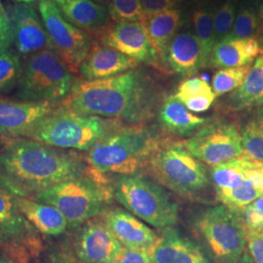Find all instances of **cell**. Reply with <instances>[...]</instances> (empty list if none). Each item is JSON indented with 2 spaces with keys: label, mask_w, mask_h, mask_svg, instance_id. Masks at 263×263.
I'll return each instance as SVG.
<instances>
[{
  "label": "cell",
  "mask_w": 263,
  "mask_h": 263,
  "mask_svg": "<svg viewBox=\"0 0 263 263\" xmlns=\"http://www.w3.org/2000/svg\"><path fill=\"white\" fill-rule=\"evenodd\" d=\"M13 32L6 10L0 9V53L12 49Z\"/></svg>",
  "instance_id": "obj_41"
},
{
  "label": "cell",
  "mask_w": 263,
  "mask_h": 263,
  "mask_svg": "<svg viewBox=\"0 0 263 263\" xmlns=\"http://www.w3.org/2000/svg\"><path fill=\"white\" fill-rule=\"evenodd\" d=\"M84 172L74 154L30 139L12 140L0 151L1 182L18 195H34Z\"/></svg>",
  "instance_id": "obj_2"
},
{
  "label": "cell",
  "mask_w": 263,
  "mask_h": 263,
  "mask_svg": "<svg viewBox=\"0 0 263 263\" xmlns=\"http://www.w3.org/2000/svg\"><path fill=\"white\" fill-rule=\"evenodd\" d=\"M252 66L220 68L213 77L212 88L216 96L233 92L244 82Z\"/></svg>",
  "instance_id": "obj_34"
},
{
  "label": "cell",
  "mask_w": 263,
  "mask_h": 263,
  "mask_svg": "<svg viewBox=\"0 0 263 263\" xmlns=\"http://www.w3.org/2000/svg\"><path fill=\"white\" fill-rule=\"evenodd\" d=\"M104 219L117 240L128 249L148 252L157 240L158 234L149 226L121 209L108 211Z\"/></svg>",
  "instance_id": "obj_20"
},
{
  "label": "cell",
  "mask_w": 263,
  "mask_h": 263,
  "mask_svg": "<svg viewBox=\"0 0 263 263\" xmlns=\"http://www.w3.org/2000/svg\"><path fill=\"white\" fill-rule=\"evenodd\" d=\"M163 69L183 77L203 68L201 45L195 32L181 29L171 40L162 60Z\"/></svg>",
  "instance_id": "obj_18"
},
{
  "label": "cell",
  "mask_w": 263,
  "mask_h": 263,
  "mask_svg": "<svg viewBox=\"0 0 263 263\" xmlns=\"http://www.w3.org/2000/svg\"><path fill=\"white\" fill-rule=\"evenodd\" d=\"M50 1H52V2H54L55 4H57L59 7H61L64 3H65V1L66 0H50Z\"/></svg>",
  "instance_id": "obj_46"
},
{
  "label": "cell",
  "mask_w": 263,
  "mask_h": 263,
  "mask_svg": "<svg viewBox=\"0 0 263 263\" xmlns=\"http://www.w3.org/2000/svg\"><path fill=\"white\" fill-rule=\"evenodd\" d=\"M162 103L154 77L146 69L137 67L109 78L76 80L59 105L80 114L137 126L151 119Z\"/></svg>",
  "instance_id": "obj_1"
},
{
  "label": "cell",
  "mask_w": 263,
  "mask_h": 263,
  "mask_svg": "<svg viewBox=\"0 0 263 263\" xmlns=\"http://www.w3.org/2000/svg\"><path fill=\"white\" fill-rule=\"evenodd\" d=\"M138 66L139 64L135 60L94 41L78 73L84 80H97L119 76Z\"/></svg>",
  "instance_id": "obj_19"
},
{
  "label": "cell",
  "mask_w": 263,
  "mask_h": 263,
  "mask_svg": "<svg viewBox=\"0 0 263 263\" xmlns=\"http://www.w3.org/2000/svg\"><path fill=\"white\" fill-rule=\"evenodd\" d=\"M259 29L260 21L258 13L252 6L242 5L237 10L233 28L227 37L237 39L258 38Z\"/></svg>",
  "instance_id": "obj_32"
},
{
  "label": "cell",
  "mask_w": 263,
  "mask_h": 263,
  "mask_svg": "<svg viewBox=\"0 0 263 263\" xmlns=\"http://www.w3.org/2000/svg\"><path fill=\"white\" fill-rule=\"evenodd\" d=\"M38 11L47 31L52 50L76 74L94 41L64 16L61 8L50 0H40Z\"/></svg>",
  "instance_id": "obj_11"
},
{
  "label": "cell",
  "mask_w": 263,
  "mask_h": 263,
  "mask_svg": "<svg viewBox=\"0 0 263 263\" xmlns=\"http://www.w3.org/2000/svg\"><path fill=\"white\" fill-rule=\"evenodd\" d=\"M60 8L69 23L93 41L101 37L113 23L106 7L93 0H66Z\"/></svg>",
  "instance_id": "obj_21"
},
{
  "label": "cell",
  "mask_w": 263,
  "mask_h": 263,
  "mask_svg": "<svg viewBox=\"0 0 263 263\" xmlns=\"http://www.w3.org/2000/svg\"><path fill=\"white\" fill-rule=\"evenodd\" d=\"M262 55H263V43H262Z\"/></svg>",
  "instance_id": "obj_51"
},
{
  "label": "cell",
  "mask_w": 263,
  "mask_h": 263,
  "mask_svg": "<svg viewBox=\"0 0 263 263\" xmlns=\"http://www.w3.org/2000/svg\"><path fill=\"white\" fill-rule=\"evenodd\" d=\"M12 32V49L22 61L43 50H52L42 19L36 9L27 3H12L7 6Z\"/></svg>",
  "instance_id": "obj_13"
},
{
  "label": "cell",
  "mask_w": 263,
  "mask_h": 263,
  "mask_svg": "<svg viewBox=\"0 0 263 263\" xmlns=\"http://www.w3.org/2000/svg\"><path fill=\"white\" fill-rule=\"evenodd\" d=\"M182 23L183 14L181 10L177 8L145 18L141 23L152 47L159 58L161 65L166 49L171 40L180 30Z\"/></svg>",
  "instance_id": "obj_25"
},
{
  "label": "cell",
  "mask_w": 263,
  "mask_h": 263,
  "mask_svg": "<svg viewBox=\"0 0 263 263\" xmlns=\"http://www.w3.org/2000/svg\"><path fill=\"white\" fill-rule=\"evenodd\" d=\"M182 1L183 0H141L144 19L168 10L175 9Z\"/></svg>",
  "instance_id": "obj_39"
},
{
  "label": "cell",
  "mask_w": 263,
  "mask_h": 263,
  "mask_svg": "<svg viewBox=\"0 0 263 263\" xmlns=\"http://www.w3.org/2000/svg\"><path fill=\"white\" fill-rule=\"evenodd\" d=\"M148 254L153 263H210L201 248L174 226L160 229Z\"/></svg>",
  "instance_id": "obj_17"
},
{
  "label": "cell",
  "mask_w": 263,
  "mask_h": 263,
  "mask_svg": "<svg viewBox=\"0 0 263 263\" xmlns=\"http://www.w3.org/2000/svg\"><path fill=\"white\" fill-rule=\"evenodd\" d=\"M262 196H263V193H262Z\"/></svg>",
  "instance_id": "obj_52"
},
{
  "label": "cell",
  "mask_w": 263,
  "mask_h": 263,
  "mask_svg": "<svg viewBox=\"0 0 263 263\" xmlns=\"http://www.w3.org/2000/svg\"><path fill=\"white\" fill-rule=\"evenodd\" d=\"M191 20L195 34L201 45L203 68L208 67L212 51L216 45L213 25V11L205 3H200L192 11Z\"/></svg>",
  "instance_id": "obj_30"
},
{
  "label": "cell",
  "mask_w": 263,
  "mask_h": 263,
  "mask_svg": "<svg viewBox=\"0 0 263 263\" xmlns=\"http://www.w3.org/2000/svg\"><path fill=\"white\" fill-rule=\"evenodd\" d=\"M106 9L113 23H142L144 19L141 0H110Z\"/></svg>",
  "instance_id": "obj_36"
},
{
  "label": "cell",
  "mask_w": 263,
  "mask_h": 263,
  "mask_svg": "<svg viewBox=\"0 0 263 263\" xmlns=\"http://www.w3.org/2000/svg\"><path fill=\"white\" fill-rule=\"evenodd\" d=\"M258 16H259V21H260V29H259V35L258 39L261 43V47H262L263 43V3L260 5L259 10H258Z\"/></svg>",
  "instance_id": "obj_42"
},
{
  "label": "cell",
  "mask_w": 263,
  "mask_h": 263,
  "mask_svg": "<svg viewBox=\"0 0 263 263\" xmlns=\"http://www.w3.org/2000/svg\"><path fill=\"white\" fill-rule=\"evenodd\" d=\"M262 193L263 163H261L239 187L230 191L217 192L216 196L222 205L242 214L245 209L257 198L262 197Z\"/></svg>",
  "instance_id": "obj_28"
},
{
  "label": "cell",
  "mask_w": 263,
  "mask_h": 263,
  "mask_svg": "<svg viewBox=\"0 0 263 263\" xmlns=\"http://www.w3.org/2000/svg\"><path fill=\"white\" fill-rule=\"evenodd\" d=\"M238 263H254V260H253V258H252V256H251V254H249V253H246L245 252L244 254H243V256L241 257V259H240V261Z\"/></svg>",
  "instance_id": "obj_43"
},
{
  "label": "cell",
  "mask_w": 263,
  "mask_h": 263,
  "mask_svg": "<svg viewBox=\"0 0 263 263\" xmlns=\"http://www.w3.org/2000/svg\"><path fill=\"white\" fill-rule=\"evenodd\" d=\"M182 144L195 158L213 167L245 155L241 133L230 123L204 126Z\"/></svg>",
  "instance_id": "obj_12"
},
{
  "label": "cell",
  "mask_w": 263,
  "mask_h": 263,
  "mask_svg": "<svg viewBox=\"0 0 263 263\" xmlns=\"http://www.w3.org/2000/svg\"><path fill=\"white\" fill-rule=\"evenodd\" d=\"M52 263H66V260L64 258H60V257H56L53 262Z\"/></svg>",
  "instance_id": "obj_47"
},
{
  "label": "cell",
  "mask_w": 263,
  "mask_h": 263,
  "mask_svg": "<svg viewBox=\"0 0 263 263\" xmlns=\"http://www.w3.org/2000/svg\"><path fill=\"white\" fill-rule=\"evenodd\" d=\"M121 125L119 120L80 114L58 105L37 123L26 139L59 149L89 151Z\"/></svg>",
  "instance_id": "obj_4"
},
{
  "label": "cell",
  "mask_w": 263,
  "mask_h": 263,
  "mask_svg": "<svg viewBox=\"0 0 263 263\" xmlns=\"http://www.w3.org/2000/svg\"><path fill=\"white\" fill-rule=\"evenodd\" d=\"M261 54L262 47L257 37L248 39L226 37L215 45L211 54L209 66L232 68L252 66L256 58Z\"/></svg>",
  "instance_id": "obj_22"
},
{
  "label": "cell",
  "mask_w": 263,
  "mask_h": 263,
  "mask_svg": "<svg viewBox=\"0 0 263 263\" xmlns=\"http://www.w3.org/2000/svg\"><path fill=\"white\" fill-rule=\"evenodd\" d=\"M0 9L6 10V8L3 6V4H2V2H1V0H0Z\"/></svg>",
  "instance_id": "obj_49"
},
{
  "label": "cell",
  "mask_w": 263,
  "mask_h": 263,
  "mask_svg": "<svg viewBox=\"0 0 263 263\" xmlns=\"http://www.w3.org/2000/svg\"><path fill=\"white\" fill-rule=\"evenodd\" d=\"M0 247L22 263L36 256L41 250L39 232L20 210L15 194L1 181Z\"/></svg>",
  "instance_id": "obj_10"
},
{
  "label": "cell",
  "mask_w": 263,
  "mask_h": 263,
  "mask_svg": "<svg viewBox=\"0 0 263 263\" xmlns=\"http://www.w3.org/2000/svg\"><path fill=\"white\" fill-rule=\"evenodd\" d=\"M122 247L103 218L87 221L76 238V255L81 263H112Z\"/></svg>",
  "instance_id": "obj_16"
},
{
  "label": "cell",
  "mask_w": 263,
  "mask_h": 263,
  "mask_svg": "<svg viewBox=\"0 0 263 263\" xmlns=\"http://www.w3.org/2000/svg\"><path fill=\"white\" fill-rule=\"evenodd\" d=\"M164 141L141 125L118 127L88 151L87 163L101 177L139 175Z\"/></svg>",
  "instance_id": "obj_3"
},
{
  "label": "cell",
  "mask_w": 263,
  "mask_h": 263,
  "mask_svg": "<svg viewBox=\"0 0 263 263\" xmlns=\"http://www.w3.org/2000/svg\"><path fill=\"white\" fill-rule=\"evenodd\" d=\"M135 60L139 65L163 69L143 25L139 22L112 23L97 41Z\"/></svg>",
  "instance_id": "obj_14"
},
{
  "label": "cell",
  "mask_w": 263,
  "mask_h": 263,
  "mask_svg": "<svg viewBox=\"0 0 263 263\" xmlns=\"http://www.w3.org/2000/svg\"><path fill=\"white\" fill-rule=\"evenodd\" d=\"M17 98L60 104L76 82L73 73L53 50H43L22 61Z\"/></svg>",
  "instance_id": "obj_5"
},
{
  "label": "cell",
  "mask_w": 263,
  "mask_h": 263,
  "mask_svg": "<svg viewBox=\"0 0 263 263\" xmlns=\"http://www.w3.org/2000/svg\"><path fill=\"white\" fill-rule=\"evenodd\" d=\"M22 60L13 49L0 53V94L17 87L22 73Z\"/></svg>",
  "instance_id": "obj_33"
},
{
  "label": "cell",
  "mask_w": 263,
  "mask_h": 263,
  "mask_svg": "<svg viewBox=\"0 0 263 263\" xmlns=\"http://www.w3.org/2000/svg\"><path fill=\"white\" fill-rule=\"evenodd\" d=\"M158 120L165 131L180 137L193 134L207 123V119L188 110L175 95L164 99L158 110Z\"/></svg>",
  "instance_id": "obj_24"
},
{
  "label": "cell",
  "mask_w": 263,
  "mask_h": 263,
  "mask_svg": "<svg viewBox=\"0 0 263 263\" xmlns=\"http://www.w3.org/2000/svg\"><path fill=\"white\" fill-rule=\"evenodd\" d=\"M176 98L191 112L207 111L216 100L212 86L201 77H191L179 84Z\"/></svg>",
  "instance_id": "obj_29"
},
{
  "label": "cell",
  "mask_w": 263,
  "mask_h": 263,
  "mask_svg": "<svg viewBox=\"0 0 263 263\" xmlns=\"http://www.w3.org/2000/svg\"><path fill=\"white\" fill-rule=\"evenodd\" d=\"M0 263H16L9 259H0Z\"/></svg>",
  "instance_id": "obj_48"
},
{
  "label": "cell",
  "mask_w": 263,
  "mask_h": 263,
  "mask_svg": "<svg viewBox=\"0 0 263 263\" xmlns=\"http://www.w3.org/2000/svg\"><path fill=\"white\" fill-rule=\"evenodd\" d=\"M66 263H74L72 260H66Z\"/></svg>",
  "instance_id": "obj_50"
},
{
  "label": "cell",
  "mask_w": 263,
  "mask_h": 263,
  "mask_svg": "<svg viewBox=\"0 0 263 263\" xmlns=\"http://www.w3.org/2000/svg\"><path fill=\"white\" fill-rule=\"evenodd\" d=\"M229 105L234 110L262 106V54L256 58L242 85L229 96Z\"/></svg>",
  "instance_id": "obj_27"
},
{
  "label": "cell",
  "mask_w": 263,
  "mask_h": 263,
  "mask_svg": "<svg viewBox=\"0 0 263 263\" xmlns=\"http://www.w3.org/2000/svg\"><path fill=\"white\" fill-rule=\"evenodd\" d=\"M241 137L245 155L263 163V105L248 118Z\"/></svg>",
  "instance_id": "obj_31"
},
{
  "label": "cell",
  "mask_w": 263,
  "mask_h": 263,
  "mask_svg": "<svg viewBox=\"0 0 263 263\" xmlns=\"http://www.w3.org/2000/svg\"><path fill=\"white\" fill-rule=\"evenodd\" d=\"M99 179L81 176L38 192L32 198L57 208L68 226L79 227L100 216L113 196L112 190Z\"/></svg>",
  "instance_id": "obj_6"
},
{
  "label": "cell",
  "mask_w": 263,
  "mask_h": 263,
  "mask_svg": "<svg viewBox=\"0 0 263 263\" xmlns=\"http://www.w3.org/2000/svg\"><path fill=\"white\" fill-rule=\"evenodd\" d=\"M160 185L182 196H193L210 183L207 169L180 143H162L148 164Z\"/></svg>",
  "instance_id": "obj_8"
},
{
  "label": "cell",
  "mask_w": 263,
  "mask_h": 263,
  "mask_svg": "<svg viewBox=\"0 0 263 263\" xmlns=\"http://www.w3.org/2000/svg\"><path fill=\"white\" fill-rule=\"evenodd\" d=\"M112 263H153L147 251L122 247Z\"/></svg>",
  "instance_id": "obj_40"
},
{
  "label": "cell",
  "mask_w": 263,
  "mask_h": 263,
  "mask_svg": "<svg viewBox=\"0 0 263 263\" xmlns=\"http://www.w3.org/2000/svg\"><path fill=\"white\" fill-rule=\"evenodd\" d=\"M199 233L217 263H238L247 246L242 214L224 205L210 208L198 216Z\"/></svg>",
  "instance_id": "obj_9"
},
{
  "label": "cell",
  "mask_w": 263,
  "mask_h": 263,
  "mask_svg": "<svg viewBox=\"0 0 263 263\" xmlns=\"http://www.w3.org/2000/svg\"><path fill=\"white\" fill-rule=\"evenodd\" d=\"M247 229L263 230V197L257 198L242 213Z\"/></svg>",
  "instance_id": "obj_37"
},
{
  "label": "cell",
  "mask_w": 263,
  "mask_h": 263,
  "mask_svg": "<svg viewBox=\"0 0 263 263\" xmlns=\"http://www.w3.org/2000/svg\"><path fill=\"white\" fill-rule=\"evenodd\" d=\"M260 164L243 155L214 167L211 171V179L216 193L239 187Z\"/></svg>",
  "instance_id": "obj_26"
},
{
  "label": "cell",
  "mask_w": 263,
  "mask_h": 263,
  "mask_svg": "<svg viewBox=\"0 0 263 263\" xmlns=\"http://www.w3.org/2000/svg\"><path fill=\"white\" fill-rule=\"evenodd\" d=\"M15 198L24 216L39 233L59 236L66 232L68 223L57 208L28 196L15 194Z\"/></svg>",
  "instance_id": "obj_23"
},
{
  "label": "cell",
  "mask_w": 263,
  "mask_h": 263,
  "mask_svg": "<svg viewBox=\"0 0 263 263\" xmlns=\"http://www.w3.org/2000/svg\"><path fill=\"white\" fill-rule=\"evenodd\" d=\"M111 190L123 207L146 223L159 229L177 224L179 206L159 183L134 175L119 177Z\"/></svg>",
  "instance_id": "obj_7"
},
{
  "label": "cell",
  "mask_w": 263,
  "mask_h": 263,
  "mask_svg": "<svg viewBox=\"0 0 263 263\" xmlns=\"http://www.w3.org/2000/svg\"><path fill=\"white\" fill-rule=\"evenodd\" d=\"M237 14V0H226L213 11L214 34L216 43L224 40L231 32Z\"/></svg>",
  "instance_id": "obj_35"
},
{
  "label": "cell",
  "mask_w": 263,
  "mask_h": 263,
  "mask_svg": "<svg viewBox=\"0 0 263 263\" xmlns=\"http://www.w3.org/2000/svg\"><path fill=\"white\" fill-rule=\"evenodd\" d=\"M59 104L0 98V139L28 138L30 132Z\"/></svg>",
  "instance_id": "obj_15"
},
{
  "label": "cell",
  "mask_w": 263,
  "mask_h": 263,
  "mask_svg": "<svg viewBox=\"0 0 263 263\" xmlns=\"http://www.w3.org/2000/svg\"><path fill=\"white\" fill-rule=\"evenodd\" d=\"M247 246L254 263H263V230L247 229Z\"/></svg>",
  "instance_id": "obj_38"
},
{
  "label": "cell",
  "mask_w": 263,
  "mask_h": 263,
  "mask_svg": "<svg viewBox=\"0 0 263 263\" xmlns=\"http://www.w3.org/2000/svg\"><path fill=\"white\" fill-rule=\"evenodd\" d=\"M13 3H27V4H31L33 2H36V1H40V0H9Z\"/></svg>",
  "instance_id": "obj_44"
},
{
  "label": "cell",
  "mask_w": 263,
  "mask_h": 263,
  "mask_svg": "<svg viewBox=\"0 0 263 263\" xmlns=\"http://www.w3.org/2000/svg\"><path fill=\"white\" fill-rule=\"evenodd\" d=\"M93 1L96 2V3H98V4H100V5H103V6L106 7V5L108 4V2H109L110 0H93Z\"/></svg>",
  "instance_id": "obj_45"
}]
</instances>
